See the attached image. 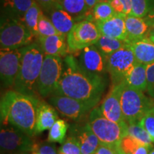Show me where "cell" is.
Listing matches in <instances>:
<instances>
[{"label": "cell", "instance_id": "obj_1", "mask_svg": "<svg viewBox=\"0 0 154 154\" xmlns=\"http://www.w3.org/2000/svg\"><path fill=\"white\" fill-rule=\"evenodd\" d=\"M106 87L104 77L83 70L76 58L69 54L63 59L62 75L54 94L69 96L96 107L101 101Z\"/></svg>", "mask_w": 154, "mask_h": 154}, {"label": "cell", "instance_id": "obj_2", "mask_svg": "<svg viewBox=\"0 0 154 154\" xmlns=\"http://www.w3.org/2000/svg\"><path fill=\"white\" fill-rule=\"evenodd\" d=\"M40 99L15 90L4 94L0 103L1 125H11L33 137Z\"/></svg>", "mask_w": 154, "mask_h": 154}, {"label": "cell", "instance_id": "obj_3", "mask_svg": "<svg viewBox=\"0 0 154 154\" xmlns=\"http://www.w3.org/2000/svg\"><path fill=\"white\" fill-rule=\"evenodd\" d=\"M20 68L15 80L13 90L38 97L37 83L44 59L40 44L32 43L22 47Z\"/></svg>", "mask_w": 154, "mask_h": 154}, {"label": "cell", "instance_id": "obj_4", "mask_svg": "<svg viewBox=\"0 0 154 154\" xmlns=\"http://www.w3.org/2000/svg\"><path fill=\"white\" fill-rule=\"evenodd\" d=\"M88 123L101 144L119 147L121 140L127 136V124H119L106 118L99 106L89 113Z\"/></svg>", "mask_w": 154, "mask_h": 154}, {"label": "cell", "instance_id": "obj_5", "mask_svg": "<svg viewBox=\"0 0 154 154\" xmlns=\"http://www.w3.org/2000/svg\"><path fill=\"white\" fill-rule=\"evenodd\" d=\"M122 84L121 106L124 120L127 124L139 122L154 106L153 99L146 97L142 91Z\"/></svg>", "mask_w": 154, "mask_h": 154}, {"label": "cell", "instance_id": "obj_6", "mask_svg": "<svg viewBox=\"0 0 154 154\" xmlns=\"http://www.w3.org/2000/svg\"><path fill=\"white\" fill-rule=\"evenodd\" d=\"M36 143L32 136L11 125H1V154H32Z\"/></svg>", "mask_w": 154, "mask_h": 154}, {"label": "cell", "instance_id": "obj_7", "mask_svg": "<svg viewBox=\"0 0 154 154\" xmlns=\"http://www.w3.org/2000/svg\"><path fill=\"white\" fill-rule=\"evenodd\" d=\"M34 36L24 23L18 19H7L0 29L1 49H16L31 44Z\"/></svg>", "mask_w": 154, "mask_h": 154}, {"label": "cell", "instance_id": "obj_8", "mask_svg": "<svg viewBox=\"0 0 154 154\" xmlns=\"http://www.w3.org/2000/svg\"><path fill=\"white\" fill-rule=\"evenodd\" d=\"M62 57L44 55L42 70L38 79L37 92L42 98L51 96L57 90L63 72Z\"/></svg>", "mask_w": 154, "mask_h": 154}, {"label": "cell", "instance_id": "obj_9", "mask_svg": "<svg viewBox=\"0 0 154 154\" xmlns=\"http://www.w3.org/2000/svg\"><path fill=\"white\" fill-rule=\"evenodd\" d=\"M101 36L94 21L86 19L76 22L66 36L69 51L76 53L84 48L95 45Z\"/></svg>", "mask_w": 154, "mask_h": 154}, {"label": "cell", "instance_id": "obj_10", "mask_svg": "<svg viewBox=\"0 0 154 154\" xmlns=\"http://www.w3.org/2000/svg\"><path fill=\"white\" fill-rule=\"evenodd\" d=\"M107 72L110 75L113 85L124 82L125 77L138 62L129 46L121 48L106 57Z\"/></svg>", "mask_w": 154, "mask_h": 154}, {"label": "cell", "instance_id": "obj_11", "mask_svg": "<svg viewBox=\"0 0 154 154\" xmlns=\"http://www.w3.org/2000/svg\"><path fill=\"white\" fill-rule=\"evenodd\" d=\"M48 101L63 116L74 120L82 119L95 108L86 102L59 94L49 96Z\"/></svg>", "mask_w": 154, "mask_h": 154}, {"label": "cell", "instance_id": "obj_12", "mask_svg": "<svg viewBox=\"0 0 154 154\" xmlns=\"http://www.w3.org/2000/svg\"><path fill=\"white\" fill-rule=\"evenodd\" d=\"M22 49H1L0 51V78L4 87L14 86L20 68Z\"/></svg>", "mask_w": 154, "mask_h": 154}, {"label": "cell", "instance_id": "obj_13", "mask_svg": "<svg viewBox=\"0 0 154 154\" xmlns=\"http://www.w3.org/2000/svg\"><path fill=\"white\" fill-rule=\"evenodd\" d=\"M78 52L76 60L83 70L89 74L102 76L108 73L106 57L95 45L84 48Z\"/></svg>", "mask_w": 154, "mask_h": 154}, {"label": "cell", "instance_id": "obj_14", "mask_svg": "<svg viewBox=\"0 0 154 154\" xmlns=\"http://www.w3.org/2000/svg\"><path fill=\"white\" fill-rule=\"evenodd\" d=\"M123 84L113 85L110 91L107 94L101 102L99 108L106 118L119 124H125L121 106V93Z\"/></svg>", "mask_w": 154, "mask_h": 154}, {"label": "cell", "instance_id": "obj_15", "mask_svg": "<svg viewBox=\"0 0 154 154\" xmlns=\"http://www.w3.org/2000/svg\"><path fill=\"white\" fill-rule=\"evenodd\" d=\"M69 136L74 137L79 144L82 154L95 153L101 142L92 131L88 121L84 124L73 125Z\"/></svg>", "mask_w": 154, "mask_h": 154}, {"label": "cell", "instance_id": "obj_16", "mask_svg": "<svg viewBox=\"0 0 154 154\" xmlns=\"http://www.w3.org/2000/svg\"><path fill=\"white\" fill-rule=\"evenodd\" d=\"M126 14L124 13L117 12L110 19L95 23L101 35L126 40Z\"/></svg>", "mask_w": 154, "mask_h": 154}, {"label": "cell", "instance_id": "obj_17", "mask_svg": "<svg viewBox=\"0 0 154 154\" xmlns=\"http://www.w3.org/2000/svg\"><path fill=\"white\" fill-rule=\"evenodd\" d=\"M66 36L63 34H55L47 36H38V41L44 55L66 57L70 52Z\"/></svg>", "mask_w": 154, "mask_h": 154}, {"label": "cell", "instance_id": "obj_18", "mask_svg": "<svg viewBox=\"0 0 154 154\" xmlns=\"http://www.w3.org/2000/svg\"><path fill=\"white\" fill-rule=\"evenodd\" d=\"M58 119V113L55 108L50 103L40 99L36 113L34 135L49 130Z\"/></svg>", "mask_w": 154, "mask_h": 154}, {"label": "cell", "instance_id": "obj_19", "mask_svg": "<svg viewBox=\"0 0 154 154\" xmlns=\"http://www.w3.org/2000/svg\"><path fill=\"white\" fill-rule=\"evenodd\" d=\"M136 61L147 65L154 63V43L149 37L128 42Z\"/></svg>", "mask_w": 154, "mask_h": 154}, {"label": "cell", "instance_id": "obj_20", "mask_svg": "<svg viewBox=\"0 0 154 154\" xmlns=\"http://www.w3.org/2000/svg\"><path fill=\"white\" fill-rule=\"evenodd\" d=\"M126 27L128 42L147 37L149 34V26L143 18L126 15Z\"/></svg>", "mask_w": 154, "mask_h": 154}, {"label": "cell", "instance_id": "obj_21", "mask_svg": "<svg viewBox=\"0 0 154 154\" xmlns=\"http://www.w3.org/2000/svg\"><path fill=\"white\" fill-rule=\"evenodd\" d=\"M50 11L49 19L61 34L67 36L76 24L73 17L61 7L55 6Z\"/></svg>", "mask_w": 154, "mask_h": 154}, {"label": "cell", "instance_id": "obj_22", "mask_svg": "<svg viewBox=\"0 0 154 154\" xmlns=\"http://www.w3.org/2000/svg\"><path fill=\"white\" fill-rule=\"evenodd\" d=\"M145 64L137 63L125 77L124 82L127 86L136 88L140 91H145L147 86V74Z\"/></svg>", "mask_w": 154, "mask_h": 154}, {"label": "cell", "instance_id": "obj_23", "mask_svg": "<svg viewBox=\"0 0 154 154\" xmlns=\"http://www.w3.org/2000/svg\"><path fill=\"white\" fill-rule=\"evenodd\" d=\"M35 0H2V7L7 19H15L22 21L26 11L33 5Z\"/></svg>", "mask_w": 154, "mask_h": 154}, {"label": "cell", "instance_id": "obj_24", "mask_svg": "<svg viewBox=\"0 0 154 154\" xmlns=\"http://www.w3.org/2000/svg\"><path fill=\"white\" fill-rule=\"evenodd\" d=\"M68 12L76 22L83 19L89 10L85 0H58L57 5Z\"/></svg>", "mask_w": 154, "mask_h": 154}, {"label": "cell", "instance_id": "obj_25", "mask_svg": "<svg viewBox=\"0 0 154 154\" xmlns=\"http://www.w3.org/2000/svg\"><path fill=\"white\" fill-rule=\"evenodd\" d=\"M120 154H149L151 149L130 136H124L119 146Z\"/></svg>", "mask_w": 154, "mask_h": 154}, {"label": "cell", "instance_id": "obj_26", "mask_svg": "<svg viewBox=\"0 0 154 154\" xmlns=\"http://www.w3.org/2000/svg\"><path fill=\"white\" fill-rule=\"evenodd\" d=\"M128 44V42L126 40L101 35L95 46L105 57H108L121 48L126 47Z\"/></svg>", "mask_w": 154, "mask_h": 154}, {"label": "cell", "instance_id": "obj_27", "mask_svg": "<svg viewBox=\"0 0 154 154\" xmlns=\"http://www.w3.org/2000/svg\"><path fill=\"white\" fill-rule=\"evenodd\" d=\"M42 14L43 12L41 7L35 0L33 5L31 6L30 8L25 13L21 21L27 26V28L29 29V30L35 36H38V23Z\"/></svg>", "mask_w": 154, "mask_h": 154}, {"label": "cell", "instance_id": "obj_28", "mask_svg": "<svg viewBox=\"0 0 154 154\" xmlns=\"http://www.w3.org/2000/svg\"><path fill=\"white\" fill-rule=\"evenodd\" d=\"M127 135L136 138L144 145L149 146L150 149H153L154 139L139 122L127 124Z\"/></svg>", "mask_w": 154, "mask_h": 154}, {"label": "cell", "instance_id": "obj_29", "mask_svg": "<svg viewBox=\"0 0 154 154\" xmlns=\"http://www.w3.org/2000/svg\"><path fill=\"white\" fill-rule=\"evenodd\" d=\"M69 125L63 119H58L49 129L47 140L51 143L62 144L66 140V133Z\"/></svg>", "mask_w": 154, "mask_h": 154}, {"label": "cell", "instance_id": "obj_30", "mask_svg": "<svg viewBox=\"0 0 154 154\" xmlns=\"http://www.w3.org/2000/svg\"><path fill=\"white\" fill-rule=\"evenodd\" d=\"M91 17L94 22H101L110 19L117 12L111 5L110 2L100 1L91 9Z\"/></svg>", "mask_w": 154, "mask_h": 154}, {"label": "cell", "instance_id": "obj_31", "mask_svg": "<svg viewBox=\"0 0 154 154\" xmlns=\"http://www.w3.org/2000/svg\"><path fill=\"white\" fill-rule=\"evenodd\" d=\"M55 34H61L56 29L51 19L43 14L40 17L38 23V37L55 35Z\"/></svg>", "mask_w": 154, "mask_h": 154}, {"label": "cell", "instance_id": "obj_32", "mask_svg": "<svg viewBox=\"0 0 154 154\" xmlns=\"http://www.w3.org/2000/svg\"><path fill=\"white\" fill-rule=\"evenodd\" d=\"M58 154H82V151L77 140L69 136L58 149Z\"/></svg>", "mask_w": 154, "mask_h": 154}, {"label": "cell", "instance_id": "obj_33", "mask_svg": "<svg viewBox=\"0 0 154 154\" xmlns=\"http://www.w3.org/2000/svg\"><path fill=\"white\" fill-rule=\"evenodd\" d=\"M131 13L130 15L144 18L149 13V7L147 0H131Z\"/></svg>", "mask_w": 154, "mask_h": 154}, {"label": "cell", "instance_id": "obj_34", "mask_svg": "<svg viewBox=\"0 0 154 154\" xmlns=\"http://www.w3.org/2000/svg\"><path fill=\"white\" fill-rule=\"evenodd\" d=\"M139 123L154 139V106L146 113Z\"/></svg>", "mask_w": 154, "mask_h": 154}, {"label": "cell", "instance_id": "obj_35", "mask_svg": "<svg viewBox=\"0 0 154 154\" xmlns=\"http://www.w3.org/2000/svg\"><path fill=\"white\" fill-rule=\"evenodd\" d=\"M32 154H58V151L54 143L48 141L36 144Z\"/></svg>", "mask_w": 154, "mask_h": 154}, {"label": "cell", "instance_id": "obj_36", "mask_svg": "<svg viewBox=\"0 0 154 154\" xmlns=\"http://www.w3.org/2000/svg\"><path fill=\"white\" fill-rule=\"evenodd\" d=\"M147 74V86L146 90L151 99L154 100V63L147 65L146 67Z\"/></svg>", "mask_w": 154, "mask_h": 154}, {"label": "cell", "instance_id": "obj_37", "mask_svg": "<svg viewBox=\"0 0 154 154\" xmlns=\"http://www.w3.org/2000/svg\"><path fill=\"white\" fill-rule=\"evenodd\" d=\"M95 154H120L119 147L101 144L96 150Z\"/></svg>", "mask_w": 154, "mask_h": 154}, {"label": "cell", "instance_id": "obj_38", "mask_svg": "<svg viewBox=\"0 0 154 154\" xmlns=\"http://www.w3.org/2000/svg\"><path fill=\"white\" fill-rule=\"evenodd\" d=\"M36 2L46 10L49 11L57 5L58 0H36Z\"/></svg>", "mask_w": 154, "mask_h": 154}, {"label": "cell", "instance_id": "obj_39", "mask_svg": "<svg viewBox=\"0 0 154 154\" xmlns=\"http://www.w3.org/2000/svg\"><path fill=\"white\" fill-rule=\"evenodd\" d=\"M110 4L112 6L113 9L116 11V12L124 13V5L120 0H111Z\"/></svg>", "mask_w": 154, "mask_h": 154}, {"label": "cell", "instance_id": "obj_40", "mask_svg": "<svg viewBox=\"0 0 154 154\" xmlns=\"http://www.w3.org/2000/svg\"><path fill=\"white\" fill-rule=\"evenodd\" d=\"M124 5V14L126 15H130L131 13V0H120Z\"/></svg>", "mask_w": 154, "mask_h": 154}, {"label": "cell", "instance_id": "obj_41", "mask_svg": "<svg viewBox=\"0 0 154 154\" xmlns=\"http://www.w3.org/2000/svg\"><path fill=\"white\" fill-rule=\"evenodd\" d=\"M149 26V34H148V36H154V17H153L150 19V20H146Z\"/></svg>", "mask_w": 154, "mask_h": 154}, {"label": "cell", "instance_id": "obj_42", "mask_svg": "<svg viewBox=\"0 0 154 154\" xmlns=\"http://www.w3.org/2000/svg\"><path fill=\"white\" fill-rule=\"evenodd\" d=\"M85 1L86 5L88 6V9H89V10H91L96 4L99 2H100V0H85Z\"/></svg>", "mask_w": 154, "mask_h": 154}, {"label": "cell", "instance_id": "obj_43", "mask_svg": "<svg viewBox=\"0 0 154 154\" xmlns=\"http://www.w3.org/2000/svg\"><path fill=\"white\" fill-rule=\"evenodd\" d=\"M149 38H150V39H151V41L152 42H153V43H154V36H149Z\"/></svg>", "mask_w": 154, "mask_h": 154}, {"label": "cell", "instance_id": "obj_44", "mask_svg": "<svg viewBox=\"0 0 154 154\" xmlns=\"http://www.w3.org/2000/svg\"><path fill=\"white\" fill-rule=\"evenodd\" d=\"M147 1H148V5H149V3L150 2H151V4H152V5H154V0H147Z\"/></svg>", "mask_w": 154, "mask_h": 154}, {"label": "cell", "instance_id": "obj_45", "mask_svg": "<svg viewBox=\"0 0 154 154\" xmlns=\"http://www.w3.org/2000/svg\"><path fill=\"white\" fill-rule=\"evenodd\" d=\"M149 154H154V148H153V149L151 150V151H150Z\"/></svg>", "mask_w": 154, "mask_h": 154}, {"label": "cell", "instance_id": "obj_46", "mask_svg": "<svg viewBox=\"0 0 154 154\" xmlns=\"http://www.w3.org/2000/svg\"><path fill=\"white\" fill-rule=\"evenodd\" d=\"M100 1H104V2H110L111 0H100Z\"/></svg>", "mask_w": 154, "mask_h": 154}, {"label": "cell", "instance_id": "obj_47", "mask_svg": "<svg viewBox=\"0 0 154 154\" xmlns=\"http://www.w3.org/2000/svg\"><path fill=\"white\" fill-rule=\"evenodd\" d=\"M93 154H95V153H93Z\"/></svg>", "mask_w": 154, "mask_h": 154}]
</instances>
